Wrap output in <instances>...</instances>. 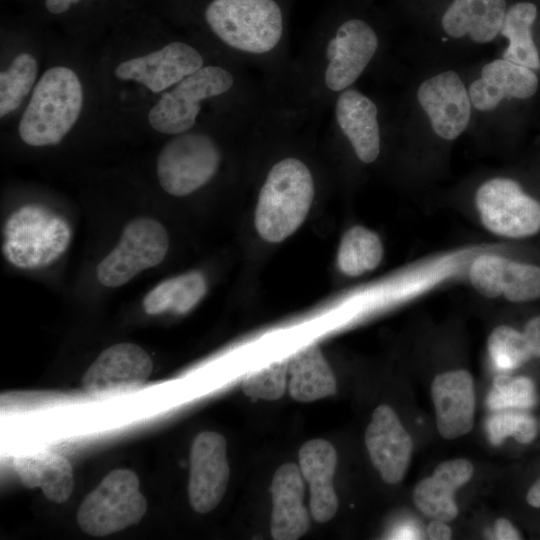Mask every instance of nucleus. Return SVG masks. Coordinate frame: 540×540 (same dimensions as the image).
Returning a JSON list of instances; mask_svg holds the SVG:
<instances>
[{
	"label": "nucleus",
	"mask_w": 540,
	"mask_h": 540,
	"mask_svg": "<svg viewBox=\"0 0 540 540\" xmlns=\"http://www.w3.org/2000/svg\"><path fill=\"white\" fill-rule=\"evenodd\" d=\"M315 193L308 166L298 158L276 162L260 189L255 227L267 242L278 243L292 235L304 222Z\"/></svg>",
	"instance_id": "nucleus-1"
},
{
	"label": "nucleus",
	"mask_w": 540,
	"mask_h": 540,
	"mask_svg": "<svg viewBox=\"0 0 540 540\" xmlns=\"http://www.w3.org/2000/svg\"><path fill=\"white\" fill-rule=\"evenodd\" d=\"M82 105L77 74L64 66L49 68L34 87L20 119V138L30 146L60 143L78 120Z\"/></svg>",
	"instance_id": "nucleus-2"
},
{
	"label": "nucleus",
	"mask_w": 540,
	"mask_h": 540,
	"mask_svg": "<svg viewBox=\"0 0 540 540\" xmlns=\"http://www.w3.org/2000/svg\"><path fill=\"white\" fill-rule=\"evenodd\" d=\"M71 227L59 213L37 204L14 210L3 228L5 259L21 269H39L58 260L68 249Z\"/></svg>",
	"instance_id": "nucleus-3"
},
{
	"label": "nucleus",
	"mask_w": 540,
	"mask_h": 540,
	"mask_svg": "<svg viewBox=\"0 0 540 540\" xmlns=\"http://www.w3.org/2000/svg\"><path fill=\"white\" fill-rule=\"evenodd\" d=\"M205 19L225 45L250 55L274 51L284 33L283 12L275 0H212Z\"/></svg>",
	"instance_id": "nucleus-4"
},
{
	"label": "nucleus",
	"mask_w": 540,
	"mask_h": 540,
	"mask_svg": "<svg viewBox=\"0 0 540 540\" xmlns=\"http://www.w3.org/2000/svg\"><path fill=\"white\" fill-rule=\"evenodd\" d=\"M147 510L137 475L129 469L107 474L77 512L80 528L93 536L110 535L138 523Z\"/></svg>",
	"instance_id": "nucleus-5"
},
{
	"label": "nucleus",
	"mask_w": 540,
	"mask_h": 540,
	"mask_svg": "<svg viewBox=\"0 0 540 540\" xmlns=\"http://www.w3.org/2000/svg\"><path fill=\"white\" fill-rule=\"evenodd\" d=\"M234 85L233 74L224 67L204 65L164 92L148 114L157 132L178 135L196 124L205 100L221 96Z\"/></svg>",
	"instance_id": "nucleus-6"
},
{
	"label": "nucleus",
	"mask_w": 540,
	"mask_h": 540,
	"mask_svg": "<svg viewBox=\"0 0 540 540\" xmlns=\"http://www.w3.org/2000/svg\"><path fill=\"white\" fill-rule=\"evenodd\" d=\"M220 161L219 147L208 134L188 131L175 135L157 157L159 184L170 195H189L214 177Z\"/></svg>",
	"instance_id": "nucleus-7"
},
{
	"label": "nucleus",
	"mask_w": 540,
	"mask_h": 540,
	"mask_svg": "<svg viewBox=\"0 0 540 540\" xmlns=\"http://www.w3.org/2000/svg\"><path fill=\"white\" fill-rule=\"evenodd\" d=\"M168 248L169 236L159 221L136 218L124 227L116 246L97 265V279L106 287L122 286L160 264Z\"/></svg>",
	"instance_id": "nucleus-8"
},
{
	"label": "nucleus",
	"mask_w": 540,
	"mask_h": 540,
	"mask_svg": "<svg viewBox=\"0 0 540 540\" xmlns=\"http://www.w3.org/2000/svg\"><path fill=\"white\" fill-rule=\"evenodd\" d=\"M475 203L483 225L494 234L523 238L540 230V203L512 179L486 181L478 188Z\"/></svg>",
	"instance_id": "nucleus-9"
},
{
	"label": "nucleus",
	"mask_w": 540,
	"mask_h": 540,
	"mask_svg": "<svg viewBox=\"0 0 540 540\" xmlns=\"http://www.w3.org/2000/svg\"><path fill=\"white\" fill-rule=\"evenodd\" d=\"M378 45L375 30L365 20L350 18L342 22L325 49V87L339 93L350 88L375 56Z\"/></svg>",
	"instance_id": "nucleus-10"
},
{
	"label": "nucleus",
	"mask_w": 540,
	"mask_h": 540,
	"mask_svg": "<svg viewBox=\"0 0 540 540\" xmlns=\"http://www.w3.org/2000/svg\"><path fill=\"white\" fill-rule=\"evenodd\" d=\"M225 438L213 431L199 433L191 446L188 495L198 513L212 511L222 500L229 482Z\"/></svg>",
	"instance_id": "nucleus-11"
},
{
	"label": "nucleus",
	"mask_w": 540,
	"mask_h": 540,
	"mask_svg": "<svg viewBox=\"0 0 540 540\" xmlns=\"http://www.w3.org/2000/svg\"><path fill=\"white\" fill-rule=\"evenodd\" d=\"M202 66L204 59L197 49L176 41L121 62L115 69V76L120 80L138 82L158 93L173 87Z\"/></svg>",
	"instance_id": "nucleus-12"
},
{
	"label": "nucleus",
	"mask_w": 540,
	"mask_h": 540,
	"mask_svg": "<svg viewBox=\"0 0 540 540\" xmlns=\"http://www.w3.org/2000/svg\"><path fill=\"white\" fill-rule=\"evenodd\" d=\"M153 362L148 353L133 343H118L105 349L85 372L86 392L107 395L141 387L150 377Z\"/></svg>",
	"instance_id": "nucleus-13"
},
{
	"label": "nucleus",
	"mask_w": 540,
	"mask_h": 540,
	"mask_svg": "<svg viewBox=\"0 0 540 540\" xmlns=\"http://www.w3.org/2000/svg\"><path fill=\"white\" fill-rule=\"evenodd\" d=\"M417 99L434 132L441 138L454 140L468 126L471 101L455 71H444L422 82L417 90Z\"/></svg>",
	"instance_id": "nucleus-14"
},
{
	"label": "nucleus",
	"mask_w": 540,
	"mask_h": 540,
	"mask_svg": "<svg viewBox=\"0 0 540 540\" xmlns=\"http://www.w3.org/2000/svg\"><path fill=\"white\" fill-rule=\"evenodd\" d=\"M365 444L382 479L389 484L399 483L408 469L413 442L390 406L380 405L374 410Z\"/></svg>",
	"instance_id": "nucleus-15"
},
{
	"label": "nucleus",
	"mask_w": 540,
	"mask_h": 540,
	"mask_svg": "<svg viewBox=\"0 0 540 540\" xmlns=\"http://www.w3.org/2000/svg\"><path fill=\"white\" fill-rule=\"evenodd\" d=\"M431 395L437 429L442 437L458 438L472 429L475 392L468 371L452 370L437 375L431 385Z\"/></svg>",
	"instance_id": "nucleus-16"
},
{
	"label": "nucleus",
	"mask_w": 540,
	"mask_h": 540,
	"mask_svg": "<svg viewBox=\"0 0 540 540\" xmlns=\"http://www.w3.org/2000/svg\"><path fill=\"white\" fill-rule=\"evenodd\" d=\"M304 481L299 466L293 463L281 465L272 478L270 530L276 540L298 539L310 526L309 514L303 504Z\"/></svg>",
	"instance_id": "nucleus-17"
},
{
	"label": "nucleus",
	"mask_w": 540,
	"mask_h": 540,
	"mask_svg": "<svg viewBox=\"0 0 540 540\" xmlns=\"http://www.w3.org/2000/svg\"><path fill=\"white\" fill-rule=\"evenodd\" d=\"M537 89L538 78L532 69L502 58L483 66L481 77L470 84L468 93L474 108L490 111L505 98H530Z\"/></svg>",
	"instance_id": "nucleus-18"
},
{
	"label": "nucleus",
	"mask_w": 540,
	"mask_h": 540,
	"mask_svg": "<svg viewBox=\"0 0 540 540\" xmlns=\"http://www.w3.org/2000/svg\"><path fill=\"white\" fill-rule=\"evenodd\" d=\"M338 127L350 142L356 156L366 164L380 153V128L376 104L362 92L348 88L335 103Z\"/></svg>",
	"instance_id": "nucleus-19"
},
{
	"label": "nucleus",
	"mask_w": 540,
	"mask_h": 540,
	"mask_svg": "<svg viewBox=\"0 0 540 540\" xmlns=\"http://www.w3.org/2000/svg\"><path fill=\"white\" fill-rule=\"evenodd\" d=\"M336 465L337 452L327 440H309L299 450V468L310 488L311 514L319 523L331 520L338 510L333 485Z\"/></svg>",
	"instance_id": "nucleus-20"
},
{
	"label": "nucleus",
	"mask_w": 540,
	"mask_h": 540,
	"mask_svg": "<svg viewBox=\"0 0 540 540\" xmlns=\"http://www.w3.org/2000/svg\"><path fill=\"white\" fill-rule=\"evenodd\" d=\"M473 471V465L466 459L440 463L432 476L416 485L413 492L415 506L431 519L453 520L458 514L454 493L471 479Z\"/></svg>",
	"instance_id": "nucleus-21"
},
{
	"label": "nucleus",
	"mask_w": 540,
	"mask_h": 540,
	"mask_svg": "<svg viewBox=\"0 0 540 540\" xmlns=\"http://www.w3.org/2000/svg\"><path fill=\"white\" fill-rule=\"evenodd\" d=\"M507 8L506 0H452L441 16V27L451 38L489 43L500 33Z\"/></svg>",
	"instance_id": "nucleus-22"
},
{
	"label": "nucleus",
	"mask_w": 540,
	"mask_h": 540,
	"mask_svg": "<svg viewBox=\"0 0 540 540\" xmlns=\"http://www.w3.org/2000/svg\"><path fill=\"white\" fill-rule=\"evenodd\" d=\"M13 468L26 487L41 488L52 502H65L73 491V470L61 455L41 452L19 456L13 459Z\"/></svg>",
	"instance_id": "nucleus-23"
},
{
	"label": "nucleus",
	"mask_w": 540,
	"mask_h": 540,
	"mask_svg": "<svg viewBox=\"0 0 540 540\" xmlns=\"http://www.w3.org/2000/svg\"><path fill=\"white\" fill-rule=\"evenodd\" d=\"M288 391L300 402H311L336 393L334 373L318 345H311L288 358Z\"/></svg>",
	"instance_id": "nucleus-24"
},
{
	"label": "nucleus",
	"mask_w": 540,
	"mask_h": 540,
	"mask_svg": "<svg viewBox=\"0 0 540 540\" xmlns=\"http://www.w3.org/2000/svg\"><path fill=\"white\" fill-rule=\"evenodd\" d=\"M206 278L200 271H190L168 278L144 297L142 306L149 315L166 312L182 315L192 310L205 296Z\"/></svg>",
	"instance_id": "nucleus-25"
},
{
	"label": "nucleus",
	"mask_w": 540,
	"mask_h": 540,
	"mask_svg": "<svg viewBox=\"0 0 540 540\" xmlns=\"http://www.w3.org/2000/svg\"><path fill=\"white\" fill-rule=\"evenodd\" d=\"M538 10L534 3L521 1L507 8L500 34L509 41L503 59L529 69H540V57L532 37Z\"/></svg>",
	"instance_id": "nucleus-26"
},
{
	"label": "nucleus",
	"mask_w": 540,
	"mask_h": 540,
	"mask_svg": "<svg viewBox=\"0 0 540 540\" xmlns=\"http://www.w3.org/2000/svg\"><path fill=\"white\" fill-rule=\"evenodd\" d=\"M383 246L372 230L356 225L342 237L337 254L339 270L350 277L374 270L382 260Z\"/></svg>",
	"instance_id": "nucleus-27"
},
{
	"label": "nucleus",
	"mask_w": 540,
	"mask_h": 540,
	"mask_svg": "<svg viewBox=\"0 0 540 540\" xmlns=\"http://www.w3.org/2000/svg\"><path fill=\"white\" fill-rule=\"evenodd\" d=\"M37 76V61L28 53L16 56L0 73V116L16 110L31 91Z\"/></svg>",
	"instance_id": "nucleus-28"
},
{
	"label": "nucleus",
	"mask_w": 540,
	"mask_h": 540,
	"mask_svg": "<svg viewBox=\"0 0 540 540\" xmlns=\"http://www.w3.org/2000/svg\"><path fill=\"white\" fill-rule=\"evenodd\" d=\"M487 347L493 365L500 371L516 369L533 356L523 332L506 325L491 332Z\"/></svg>",
	"instance_id": "nucleus-29"
},
{
	"label": "nucleus",
	"mask_w": 540,
	"mask_h": 540,
	"mask_svg": "<svg viewBox=\"0 0 540 540\" xmlns=\"http://www.w3.org/2000/svg\"><path fill=\"white\" fill-rule=\"evenodd\" d=\"M536 399L535 384L530 378L501 374L494 378L486 402L492 411L527 410L536 404Z\"/></svg>",
	"instance_id": "nucleus-30"
},
{
	"label": "nucleus",
	"mask_w": 540,
	"mask_h": 540,
	"mask_svg": "<svg viewBox=\"0 0 540 540\" xmlns=\"http://www.w3.org/2000/svg\"><path fill=\"white\" fill-rule=\"evenodd\" d=\"M487 435L494 446L501 445L512 436L516 441L527 444L537 435L536 420L525 410L506 409L495 411L486 423Z\"/></svg>",
	"instance_id": "nucleus-31"
},
{
	"label": "nucleus",
	"mask_w": 540,
	"mask_h": 540,
	"mask_svg": "<svg viewBox=\"0 0 540 540\" xmlns=\"http://www.w3.org/2000/svg\"><path fill=\"white\" fill-rule=\"evenodd\" d=\"M502 295L512 302L540 297V267L506 260L502 276Z\"/></svg>",
	"instance_id": "nucleus-32"
},
{
	"label": "nucleus",
	"mask_w": 540,
	"mask_h": 540,
	"mask_svg": "<svg viewBox=\"0 0 540 540\" xmlns=\"http://www.w3.org/2000/svg\"><path fill=\"white\" fill-rule=\"evenodd\" d=\"M287 376L288 358L247 374L242 381V389L254 399L276 400L285 393Z\"/></svg>",
	"instance_id": "nucleus-33"
},
{
	"label": "nucleus",
	"mask_w": 540,
	"mask_h": 540,
	"mask_svg": "<svg viewBox=\"0 0 540 540\" xmlns=\"http://www.w3.org/2000/svg\"><path fill=\"white\" fill-rule=\"evenodd\" d=\"M506 258L483 254L477 257L470 267V281L483 296L496 298L502 296V276Z\"/></svg>",
	"instance_id": "nucleus-34"
},
{
	"label": "nucleus",
	"mask_w": 540,
	"mask_h": 540,
	"mask_svg": "<svg viewBox=\"0 0 540 540\" xmlns=\"http://www.w3.org/2000/svg\"><path fill=\"white\" fill-rule=\"evenodd\" d=\"M523 334L533 356L540 357V315L528 321Z\"/></svg>",
	"instance_id": "nucleus-35"
},
{
	"label": "nucleus",
	"mask_w": 540,
	"mask_h": 540,
	"mask_svg": "<svg viewBox=\"0 0 540 540\" xmlns=\"http://www.w3.org/2000/svg\"><path fill=\"white\" fill-rule=\"evenodd\" d=\"M494 533H495V538L498 540L522 539L518 530L512 525V523L509 520L505 518H499L495 522Z\"/></svg>",
	"instance_id": "nucleus-36"
},
{
	"label": "nucleus",
	"mask_w": 540,
	"mask_h": 540,
	"mask_svg": "<svg viewBox=\"0 0 540 540\" xmlns=\"http://www.w3.org/2000/svg\"><path fill=\"white\" fill-rule=\"evenodd\" d=\"M427 535L432 540H448L452 537V531L445 521L433 519L427 527Z\"/></svg>",
	"instance_id": "nucleus-37"
},
{
	"label": "nucleus",
	"mask_w": 540,
	"mask_h": 540,
	"mask_svg": "<svg viewBox=\"0 0 540 540\" xmlns=\"http://www.w3.org/2000/svg\"><path fill=\"white\" fill-rule=\"evenodd\" d=\"M80 0H45L46 9L52 14H61L67 11L72 4Z\"/></svg>",
	"instance_id": "nucleus-38"
},
{
	"label": "nucleus",
	"mask_w": 540,
	"mask_h": 540,
	"mask_svg": "<svg viewBox=\"0 0 540 540\" xmlns=\"http://www.w3.org/2000/svg\"><path fill=\"white\" fill-rule=\"evenodd\" d=\"M526 499L530 506L535 508L540 507V478L531 486Z\"/></svg>",
	"instance_id": "nucleus-39"
}]
</instances>
